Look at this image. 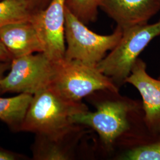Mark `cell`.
<instances>
[{"instance_id":"obj_17","label":"cell","mask_w":160,"mask_h":160,"mask_svg":"<svg viewBox=\"0 0 160 160\" xmlns=\"http://www.w3.org/2000/svg\"><path fill=\"white\" fill-rule=\"evenodd\" d=\"M12 59L9 52L0 40V62H8Z\"/></svg>"},{"instance_id":"obj_1","label":"cell","mask_w":160,"mask_h":160,"mask_svg":"<svg viewBox=\"0 0 160 160\" xmlns=\"http://www.w3.org/2000/svg\"><path fill=\"white\" fill-rule=\"evenodd\" d=\"M88 110L82 102L67 100L48 86L33 95L21 131L49 137L65 135L78 126L72 123V116Z\"/></svg>"},{"instance_id":"obj_13","label":"cell","mask_w":160,"mask_h":160,"mask_svg":"<svg viewBox=\"0 0 160 160\" xmlns=\"http://www.w3.org/2000/svg\"><path fill=\"white\" fill-rule=\"evenodd\" d=\"M137 143L121 157L125 160H160V135L136 141Z\"/></svg>"},{"instance_id":"obj_19","label":"cell","mask_w":160,"mask_h":160,"mask_svg":"<svg viewBox=\"0 0 160 160\" xmlns=\"http://www.w3.org/2000/svg\"><path fill=\"white\" fill-rule=\"evenodd\" d=\"M158 2H159V3H160V0H158Z\"/></svg>"},{"instance_id":"obj_15","label":"cell","mask_w":160,"mask_h":160,"mask_svg":"<svg viewBox=\"0 0 160 160\" xmlns=\"http://www.w3.org/2000/svg\"><path fill=\"white\" fill-rule=\"evenodd\" d=\"M102 0H65V6L85 24L96 21Z\"/></svg>"},{"instance_id":"obj_18","label":"cell","mask_w":160,"mask_h":160,"mask_svg":"<svg viewBox=\"0 0 160 160\" xmlns=\"http://www.w3.org/2000/svg\"><path fill=\"white\" fill-rule=\"evenodd\" d=\"M8 63L9 62H0V83H1V81L4 77V72L10 66V65H9ZM3 92L1 89V84H0V95Z\"/></svg>"},{"instance_id":"obj_3","label":"cell","mask_w":160,"mask_h":160,"mask_svg":"<svg viewBox=\"0 0 160 160\" xmlns=\"http://www.w3.org/2000/svg\"><path fill=\"white\" fill-rule=\"evenodd\" d=\"M49 86L62 97L75 102H81L98 91L119 92V88L96 66L65 58L54 62Z\"/></svg>"},{"instance_id":"obj_9","label":"cell","mask_w":160,"mask_h":160,"mask_svg":"<svg viewBox=\"0 0 160 160\" xmlns=\"http://www.w3.org/2000/svg\"><path fill=\"white\" fill-rule=\"evenodd\" d=\"M100 8L122 30L147 24L160 10L158 0H102Z\"/></svg>"},{"instance_id":"obj_16","label":"cell","mask_w":160,"mask_h":160,"mask_svg":"<svg viewBox=\"0 0 160 160\" xmlns=\"http://www.w3.org/2000/svg\"><path fill=\"white\" fill-rule=\"evenodd\" d=\"M24 155L14 152L0 146V160H17L23 159Z\"/></svg>"},{"instance_id":"obj_6","label":"cell","mask_w":160,"mask_h":160,"mask_svg":"<svg viewBox=\"0 0 160 160\" xmlns=\"http://www.w3.org/2000/svg\"><path fill=\"white\" fill-rule=\"evenodd\" d=\"M10 63L9 72L0 83L3 93L34 95L50 85L54 72V62L43 52L14 58Z\"/></svg>"},{"instance_id":"obj_10","label":"cell","mask_w":160,"mask_h":160,"mask_svg":"<svg viewBox=\"0 0 160 160\" xmlns=\"http://www.w3.org/2000/svg\"><path fill=\"white\" fill-rule=\"evenodd\" d=\"M0 40L12 59L44 51L40 37L30 19L1 28Z\"/></svg>"},{"instance_id":"obj_4","label":"cell","mask_w":160,"mask_h":160,"mask_svg":"<svg viewBox=\"0 0 160 160\" xmlns=\"http://www.w3.org/2000/svg\"><path fill=\"white\" fill-rule=\"evenodd\" d=\"M122 31L118 44L96 66L119 88L126 83L141 53L160 36V19L153 24L138 25Z\"/></svg>"},{"instance_id":"obj_14","label":"cell","mask_w":160,"mask_h":160,"mask_svg":"<svg viewBox=\"0 0 160 160\" xmlns=\"http://www.w3.org/2000/svg\"><path fill=\"white\" fill-rule=\"evenodd\" d=\"M30 17L27 0L0 1V28L11 23L29 20Z\"/></svg>"},{"instance_id":"obj_2","label":"cell","mask_w":160,"mask_h":160,"mask_svg":"<svg viewBox=\"0 0 160 160\" xmlns=\"http://www.w3.org/2000/svg\"><path fill=\"white\" fill-rule=\"evenodd\" d=\"M96 110H89L73 115V123L92 128L97 133L103 145L110 149L131 129L130 115L143 112L142 103L119 96H112L95 103Z\"/></svg>"},{"instance_id":"obj_12","label":"cell","mask_w":160,"mask_h":160,"mask_svg":"<svg viewBox=\"0 0 160 160\" xmlns=\"http://www.w3.org/2000/svg\"><path fill=\"white\" fill-rule=\"evenodd\" d=\"M33 95L20 93L12 97H0V120L13 131H21Z\"/></svg>"},{"instance_id":"obj_7","label":"cell","mask_w":160,"mask_h":160,"mask_svg":"<svg viewBox=\"0 0 160 160\" xmlns=\"http://www.w3.org/2000/svg\"><path fill=\"white\" fill-rule=\"evenodd\" d=\"M65 0H52L46 9L30 18L43 43V53L53 62L65 58Z\"/></svg>"},{"instance_id":"obj_20","label":"cell","mask_w":160,"mask_h":160,"mask_svg":"<svg viewBox=\"0 0 160 160\" xmlns=\"http://www.w3.org/2000/svg\"><path fill=\"white\" fill-rule=\"evenodd\" d=\"M158 79H160V75H159V77H158Z\"/></svg>"},{"instance_id":"obj_5","label":"cell","mask_w":160,"mask_h":160,"mask_svg":"<svg viewBox=\"0 0 160 160\" xmlns=\"http://www.w3.org/2000/svg\"><path fill=\"white\" fill-rule=\"evenodd\" d=\"M65 37L67 43L65 58L76 59L97 66L108 52L112 51L120 39L123 31L116 27L109 35L93 32L65 6Z\"/></svg>"},{"instance_id":"obj_8","label":"cell","mask_w":160,"mask_h":160,"mask_svg":"<svg viewBox=\"0 0 160 160\" xmlns=\"http://www.w3.org/2000/svg\"><path fill=\"white\" fill-rule=\"evenodd\" d=\"M139 92L142 101L143 122L152 135H160V79H155L148 74L147 64L138 58L131 73L126 80Z\"/></svg>"},{"instance_id":"obj_11","label":"cell","mask_w":160,"mask_h":160,"mask_svg":"<svg viewBox=\"0 0 160 160\" xmlns=\"http://www.w3.org/2000/svg\"><path fill=\"white\" fill-rule=\"evenodd\" d=\"M81 134V126L78 125L67 134L49 137L36 135L32 150L35 160H71L74 148Z\"/></svg>"}]
</instances>
